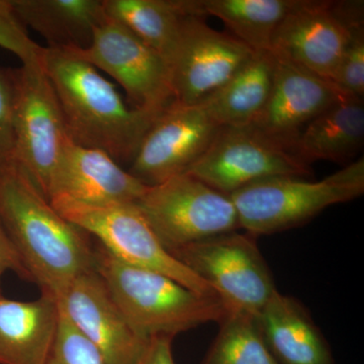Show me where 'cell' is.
Wrapping results in <instances>:
<instances>
[{
  "label": "cell",
  "instance_id": "obj_7",
  "mask_svg": "<svg viewBox=\"0 0 364 364\" xmlns=\"http://www.w3.org/2000/svg\"><path fill=\"white\" fill-rule=\"evenodd\" d=\"M170 254L210 284L228 311L257 316L277 291L256 237L247 232L219 235Z\"/></svg>",
  "mask_w": 364,
  "mask_h": 364
},
{
  "label": "cell",
  "instance_id": "obj_19",
  "mask_svg": "<svg viewBox=\"0 0 364 364\" xmlns=\"http://www.w3.org/2000/svg\"><path fill=\"white\" fill-rule=\"evenodd\" d=\"M18 20L40 33L47 48L83 50L107 20L102 0H9Z\"/></svg>",
  "mask_w": 364,
  "mask_h": 364
},
{
  "label": "cell",
  "instance_id": "obj_20",
  "mask_svg": "<svg viewBox=\"0 0 364 364\" xmlns=\"http://www.w3.org/2000/svg\"><path fill=\"white\" fill-rule=\"evenodd\" d=\"M363 141V100L346 97L306 124L291 152L308 165L318 160L344 163L358 154Z\"/></svg>",
  "mask_w": 364,
  "mask_h": 364
},
{
  "label": "cell",
  "instance_id": "obj_22",
  "mask_svg": "<svg viewBox=\"0 0 364 364\" xmlns=\"http://www.w3.org/2000/svg\"><path fill=\"white\" fill-rule=\"evenodd\" d=\"M189 16L220 18L254 52L270 51L273 36L296 0H184Z\"/></svg>",
  "mask_w": 364,
  "mask_h": 364
},
{
  "label": "cell",
  "instance_id": "obj_21",
  "mask_svg": "<svg viewBox=\"0 0 364 364\" xmlns=\"http://www.w3.org/2000/svg\"><path fill=\"white\" fill-rule=\"evenodd\" d=\"M277 57L255 52L250 61L200 105L221 127L251 126L267 105L274 80Z\"/></svg>",
  "mask_w": 364,
  "mask_h": 364
},
{
  "label": "cell",
  "instance_id": "obj_26",
  "mask_svg": "<svg viewBox=\"0 0 364 364\" xmlns=\"http://www.w3.org/2000/svg\"><path fill=\"white\" fill-rule=\"evenodd\" d=\"M18 69L0 68V176L16 165L14 117Z\"/></svg>",
  "mask_w": 364,
  "mask_h": 364
},
{
  "label": "cell",
  "instance_id": "obj_6",
  "mask_svg": "<svg viewBox=\"0 0 364 364\" xmlns=\"http://www.w3.org/2000/svg\"><path fill=\"white\" fill-rule=\"evenodd\" d=\"M136 205L169 253L240 228L231 198L186 173L149 186Z\"/></svg>",
  "mask_w": 364,
  "mask_h": 364
},
{
  "label": "cell",
  "instance_id": "obj_13",
  "mask_svg": "<svg viewBox=\"0 0 364 364\" xmlns=\"http://www.w3.org/2000/svg\"><path fill=\"white\" fill-rule=\"evenodd\" d=\"M220 129L202 105L173 102L151 124L128 171L147 186L186 173Z\"/></svg>",
  "mask_w": 364,
  "mask_h": 364
},
{
  "label": "cell",
  "instance_id": "obj_11",
  "mask_svg": "<svg viewBox=\"0 0 364 364\" xmlns=\"http://www.w3.org/2000/svg\"><path fill=\"white\" fill-rule=\"evenodd\" d=\"M69 51L114 78L136 109L159 114L174 102L166 60L117 21L107 18L86 49Z\"/></svg>",
  "mask_w": 364,
  "mask_h": 364
},
{
  "label": "cell",
  "instance_id": "obj_15",
  "mask_svg": "<svg viewBox=\"0 0 364 364\" xmlns=\"http://www.w3.org/2000/svg\"><path fill=\"white\" fill-rule=\"evenodd\" d=\"M346 97L332 81L277 57L272 92L253 126L291 152L306 124Z\"/></svg>",
  "mask_w": 364,
  "mask_h": 364
},
{
  "label": "cell",
  "instance_id": "obj_4",
  "mask_svg": "<svg viewBox=\"0 0 364 364\" xmlns=\"http://www.w3.org/2000/svg\"><path fill=\"white\" fill-rule=\"evenodd\" d=\"M363 193L364 159L360 158L321 181L275 177L229 196L240 228L257 237L299 226L330 205L355 200Z\"/></svg>",
  "mask_w": 364,
  "mask_h": 364
},
{
  "label": "cell",
  "instance_id": "obj_28",
  "mask_svg": "<svg viewBox=\"0 0 364 364\" xmlns=\"http://www.w3.org/2000/svg\"><path fill=\"white\" fill-rule=\"evenodd\" d=\"M0 47L13 53L23 64L41 62L44 57L45 47L31 39L9 0H0Z\"/></svg>",
  "mask_w": 364,
  "mask_h": 364
},
{
  "label": "cell",
  "instance_id": "obj_24",
  "mask_svg": "<svg viewBox=\"0 0 364 364\" xmlns=\"http://www.w3.org/2000/svg\"><path fill=\"white\" fill-rule=\"evenodd\" d=\"M200 364H277L261 334L257 316L228 311Z\"/></svg>",
  "mask_w": 364,
  "mask_h": 364
},
{
  "label": "cell",
  "instance_id": "obj_8",
  "mask_svg": "<svg viewBox=\"0 0 364 364\" xmlns=\"http://www.w3.org/2000/svg\"><path fill=\"white\" fill-rule=\"evenodd\" d=\"M18 72L14 161L49 200L55 172L69 141L65 123L43 60L23 64Z\"/></svg>",
  "mask_w": 364,
  "mask_h": 364
},
{
  "label": "cell",
  "instance_id": "obj_29",
  "mask_svg": "<svg viewBox=\"0 0 364 364\" xmlns=\"http://www.w3.org/2000/svg\"><path fill=\"white\" fill-rule=\"evenodd\" d=\"M9 270L16 273L21 279L30 282V275L21 259L20 254L16 251L13 242L11 241L6 230L0 223V287H1L2 277ZM0 294H1V289H0Z\"/></svg>",
  "mask_w": 364,
  "mask_h": 364
},
{
  "label": "cell",
  "instance_id": "obj_16",
  "mask_svg": "<svg viewBox=\"0 0 364 364\" xmlns=\"http://www.w3.org/2000/svg\"><path fill=\"white\" fill-rule=\"evenodd\" d=\"M148 188L104 151L69 140L53 178L49 200L67 198L88 205L136 203Z\"/></svg>",
  "mask_w": 364,
  "mask_h": 364
},
{
  "label": "cell",
  "instance_id": "obj_14",
  "mask_svg": "<svg viewBox=\"0 0 364 364\" xmlns=\"http://www.w3.org/2000/svg\"><path fill=\"white\" fill-rule=\"evenodd\" d=\"M72 324L107 364H141L150 340L129 325L95 269L81 273L57 298Z\"/></svg>",
  "mask_w": 364,
  "mask_h": 364
},
{
  "label": "cell",
  "instance_id": "obj_1",
  "mask_svg": "<svg viewBox=\"0 0 364 364\" xmlns=\"http://www.w3.org/2000/svg\"><path fill=\"white\" fill-rule=\"evenodd\" d=\"M0 223L41 293L57 299L72 279L95 269L88 234L64 219L16 164L0 176Z\"/></svg>",
  "mask_w": 364,
  "mask_h": 364
},
{
  "label": "cell",
  "instance_id": "obj_3",
  "mask_svg": "<svg viewBox=\"0 0 364 364\" xmlns=\"http://www.w3.org/2000/svg\"><path fill=\"white\" fill-rule=\"evenodd\" d=\"M95 270L129 325L143 338L176 337L205 323H219L228 309L218 296L196 293L162 273L127 264L102 245Z\"/></svg>",
  "mask_w": 364,
  "mask_h": 364
},
{
  "label": "cell",
  "instance_id": "obj_25",
  "mask_svg": "<svg viewBox=\"0 0 364 364\" xmlns=\"http://www.w3.org/2000/svg\"><path fill=\"white\" fill-rule=\"evenodd\" d=\"M59 310L58 330L47 364H107L95 345Z\"/></svg>",
  "mask_w": 364,
  "mask_h": 364
},
{
  "label": "cell",
  "instance_id": "obj_12",
  "mask_svg": "<svg viewBox=\"0 0 364 364\" xmlns=\"http://www.w3.org/2000/svg\"><path fill=\"white\" fill-rule=\"evenodd\" d=\"M255 52L205 18L188 16L168 61L174 102L200 105L226 85Z\"/></svg>",
  "mask_w": 364,
  "mask_h": 364
},
{
  "label": "cell",
  "instance_id": "obj_27",
  "mask_svg": "<svg viewBox=\"0 0 364 364\" xmlns=\"http://www.w3.org/2000/svg\"><path fill=\"white\" fill-rule=\"evenodd\" d=\"M333 83L345 95L360 98L364 95V23L352 31Z\"/></svg>",
  "mask_w": 364,
  "mask_h": 364
},
{
  "label": "cell",
  "instance_id": "obj_5",
  "mask_svg": "<svg viewBox=\"0 0 364 364\" xmlns=\"http://www.w3.org/2000/svg\"><path fill=\"white\" fill-rule=\"evenodd\" d=\"M50 203L64 219L95 236L117 259L162 273L196 293L218 296L210 284L165 249L136 203L88 205L67 198H53Z\"/></svg>",
  "mask_w": 364,
  "mask_h": 364
},
{
  "label": "cell",
  "instance_id": "obj_17",
  "mask_svg": "<svg viewBox=\"0 0 364 364\" xmlns=\"http://www.w3.org/2000/svg\"><path fill=\"white\" fill-rule=\"evenodd\" d=\"M268 350L277 364H335L331 347L305 306L275 291L257 315Z\"/></svg>",
  "mask_w": 364,
  "mask_h": 364
},
{
  "label": "cell",
  "instance_id": "obj_2",
  "mask_svg": "<svg viewBox=\"0 0 364 364\" xmlns=\"http://www.w3.org/2000/svg\"><path fill=\"white\" fill-rule=\"evenodd\" d=\"M43 65L56 93L69 140L130 163L159 114L124 102L111 81L69 50L45 47Z\"/></svg>",
  "mask_w": 364,
  "mask_h": 364
},
{
  "label": "cell",
  "instance_id": "obj_23",
  "mask_svg": "<svg viewBox=\"0 0 364 364\" xmlns=\"http://www.w3.org/2000/svg\"><path fill=\"white\" fill-rule=\"evenodd\" d=\"M102 4L109 20L128 28L168 63L188 16L184 0H102Z\"/></svg>",
  "mask_w": 364,
  "mask_h": 364
},
{
  "label": "cell",
  "instance_id": "obj_18",
  "mask_svg": "<svg viewBox=\"0 0 364 364\" xmlns=\"http://www.w3.org/2000/svg\"><path fill=\"white\" fill-rule=\"evenodd\" d=\"M59 317L52 294L42 293L32 301L0 294V364H47Z\"/></svg>",
  "mask_w": 364,
  "mask_h": 364
},
{
  "label": "cell",
  "instance_id": "obj_9",
  "mask_svg": "<svg viewBox=\"0 0 364 364\" xmlns=\"http://www.w3.org/2000/svg\"><path fill=\"white\" fill-rule=\"evenodd\" d=\"M186 173L230 196L255 182L275 177L301 178L311 176L312 170L251 124L221 127L208 150Z\"/></svg>",
  "mask_w": 364,
  "mask_h": 364
},
{
  "label": "cell",
  "instance_id": "obj_30",
  "mask_svg": "<svg viewBox=\"0 0 364 364\" xmlns=\"http://www.w3.org/2000/svg\"><path fill=\"white\" fill-rule=\"evenodd\" d=\"M173 337L156 336L150 339L141 364H176L172 353Z\"/></svg>",
  "mask_w": 364,
  "mask_h": 364
},
{
  "label": "cell",
  "instance_id": "obj_10",
  "mask_svg": "<svg viewBox=\"0 0 364 364\" xmlns=\"http://www.w3.org/2000/svg\"><path fill=\"white\" fill-rule=\"evenodd\" d=\"M361 23L363 1L296 0L273 36L270 51L333 82L352 31Z\"/></svg>",
  "mask_w": 364,
  "mask_h": 364
}]
</instances>
